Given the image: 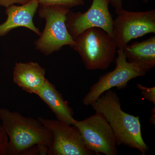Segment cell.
<instances>
[{
	"mask_svg": "<svg viewBox=\"0 0 155 155\" xmlns=\"http://www.w3.org/2000/svg\"><path fill=\"white\" fill-rule=\"evenodd\" d=\"M111 0H92L89 8L84 13L69 11L66 25L73 39L87 28H101L114 38L113 16L109 11Z\"/></svg>",
	"mask_w": 155,
	"mask_h": 155,
	"instance_id": "8",
	"label": "cell"
},
{
	"mask_svg": "<svg viewBox=\"0 0 155 155\" xmlns=\"http://www.w3.org/2000/svg\"><path fill=\"white\" fill-rule=\"evenodd\" d=\"M0 120L8 138L7 155L47 154L52 134L38 119L0 108Z\"/></svg>",
	"mask_w": 155,
	"mask_h": 155,
	"instance_id": "1",
	"label": "cell"
},
{
	"mask_svg": "<svg viewBox=\"0 0 155 155\" xmlns=\"http://www.w3.org/2000/svg\"><path fill=\"white\" fill-rule=\"evenodd\" d=\"M39 7V17L45 20L46 25L43 32L35 42L36 49L48 56L64 46L72 47L74 40L69 34L66 23L70 9L59 5Z\"/></svg>",
	"mask_w": 155,
	"mask_h": 155,
	"instance_id": "4",
	"label": "cell"
},
{
	"mask_svg": "<svg viewBox=\"0 0 155 155\" xmlns=\"http://www.w3.org/2000/svg\"><path fill=\"white\" fill-rule=\"evenodd\" d=\"M38 120L51 131L53 141L48 149L49 155H92L76 128L58 119L39 117Z\"/></svg>",
	"mask_w": 155,
	"mask_h": 155,
	"instance_id": "9",
	"label": "cell"
},
{
	"mask_svg": "<svg viewBox=\"0 0 155 155\" xmlns=\"http://www.w3.org/2000/svg\"><path fill=\"white\" fill-rule=\"evenodd\" d=\"M45 70L37 63H18L15 64L13 81L20 88L29 94H36L46 81Z\"/></svg>",
	"mask_w": 155,
	"mask_h": 155,
	"instance_id": "11",
	"label": "cell"
},
{
	"mask_svg": "<svg viewBox=\"0 0 155 155\" xmlns=\"http://www.w3.org/2000/svg\"><path fill=\"white\" fill-rule=\"evenodd\" d=\"M39 6L59 5L71 8L84 5V0H38Z\"/></svg>",
	"mask_w": 155,
	"mask_h": 155,
	"instance_id": "14",
	"label": "cell"
},
{
	"mask_svg": "<svg viewBox=\"0 0 155 155\" xmlns=\"http://www.w3.org/2000/svg\"><path fill=\"white\" fill-rule=\"evenodd\" d=\"M72 125L80 132L87 147L95 155L118 154L114 132L102 114L96 112L81 121L75 119Z\"/></svg>",
	"mask_w": 155,
	"mask_h": 155,
	"instance_id": "6",
	"label": "cell"
},
{
	"mask_svg": "<svg viewBox=\"0 0 155 155\" xmlns=\"http://www.w3.org/2000/svg\"><path fill=\"white\" fill-rule=\"evenodd\" d=\"M117 52L115 69L100 76L97 81L91 87L82 100L84 105L91 106L106 91L114 87L118 89L125 88L130 81L146 74L148 71L144 68L127 61L123 50L118 49Z\"/></svg>",
	"mask_w": 155,
	"mask_h": 155,
	"instance_id": "5",
	"label": "cell"
},
{
	"mask_svg": "<svg viewBox=\"0 0 155 155\" xmlns=\"http://www.w3.org/2000/svg\"><path fill=\"white\" fill-rule=\"evenodd\" d=\"M127 61L135 63L148 72L155 67V36L127 45L123 49Z\"/></svg>",
	"mask_w": 155,
	"mask_h": 155,
	"instance_id": "13",
	"label": "cell"
},
{
	"mask_svg": "<svg viewBox=\"0 0 155 155\" xmlns=\"http://www.w3.org/2000/svg\"><path fill=\"white\" fill-rule=\"evenodd\" d=\"M137 88L140 91L143 98L151 102L155 106V87H147L140 84H137Z\"/></svg>",
	"mask_w": 155,
	"mask_h": 155,
	"instance_id": "15",
	"label": "cell"
},
{
	"mask_svg": "<svg viewBox=\"0 0 155 155\" xmlns=\"http://www.w3.org/2000/svg\"><path fill=\"white\" fill-rule=\"evenodd\" d=\"M36 94L47 105L57 119L67 125H72L75 120L73 110L54 84L47 79Z\"/></svg>",
	"mask_w": 155,
	"mask_h": 155,
	"instance_id": "12",
	"label": "cell"
},
{
	"mask_svg": "<svg viewBox=\"0 0 155 155\" xmlns=\"http://www.w3.org/2000/svg\"><path fill=\"white\" fill-rule=\"evenodd\" d=\"M155 33V11L132 12L120 11L114 19V39L118 49L123 50L129 41Z\"/></svg>",
	"mask_w": 155,
	"mask_h": 155,
	"instance_id": "7",
	"label": "cell"
},
{
	"mask_svg": "<svg viewBox=\"0 0 155 155\" xmlns=\"http://www.w3.org/2000/svg\"><path fill=\"white\" fill-rule=\"evenodd\" d=\"M31 1V0H0V6L8 8L15 4L25 5Z\"/></svg>",
	"mask_w": 155,
	"mask_h": 155,
	"instance_id": "17",
	"label": "cell"
},
{
	"mask_svg": "<svg viewBox=\"0 0 155 155\" xmlns=\"http://www.w3.org/2000/svg\"><path fill=\"white\" fill-rule=\"evenodd\" d=\"M88 70L107 69L115 59L117 46L114 39L101 28H87L74 40L72 47Z\"/></svg>",
	"mask_w": 155,
	"mask_h": 155,
	"instance_id": "3",
	"label": "cell"
},
{
	"mask_svg": "<svg viewBox=\"0 0 155 155\" xmlns=\"http://www.w3.org/2000/svg\"><path fill=\"white\" fill-rule=\"evenodd\" d=\"M120 99L115 91L109 90L91 105L96 112L102 114L107 120L116 138L117 146L124 145L145 155L149 147L141 134L139 116L122 110Z\"/></svg>",
	"mask_w": 155,
	"mask_h": 155,
	"instance_id": "2",
	"label": "cell"
},
{
	"mask_svg": "<svg viewBox=\"0 0 155 155\" xmlns=\"http://www.w3.org/2000/svg\"><path fill=\"white\" fill-rule=\"evenodd\" d=\"M39 7L38 0H31L21 6L12 5L7 8V20L0 25V37L5 36L11 31L19 27H26L38 35H41L39 29L33 23V18Z\"/></svg>",
	"mask_w": 155,
	"mask_h": 155,
	"instance_id": "10",
	"label": "cell"
},
{
	"mask_svg": "<svg viewBox=\"0 0 155 155\" xmlns=\"http://www.w3.org/2000/svg\"><path fill=\"white\" fill-rule=\"evenodd\" d=\"M8 138L0 120V155L8 154Z\"/></svg>",
	"mask_w": 155,
	"mask_h": 155,
	"instance_id": "16",
	"label": "cell"
},
{
	"mask_svg": "<svg viewBox=\"0 0 155 155\" xmlns=\"http://www.w3.org/2000/svg\"><path fill=\"white\" fill-rule=\"evenodd\" d=\"M145 3H147L149 0H143ZM112 5L114 7L115 9V12L116 14H119L120 11L122 9V0H111Z\"/></svg>",
	"mask_w": 155,
	"mask_h": 155,
	"instance_id": "18",
	"label": "cell"
},
{
	"mask_svg": "<svg viewBox=\"0 0 155 155\" xmlns=\"http://www.w3.org/2000/svg\"><path fill=\"white\" fill-rule=\"evenodd\" d=\"M151 116L150 119V122L155 125V107L153 108L151 110Z\"/></svg>",
	"mask_w": 155,
	"mask_h": 155,
	"instance_id": "19",
	"label": "cell"
}]
</instances>
